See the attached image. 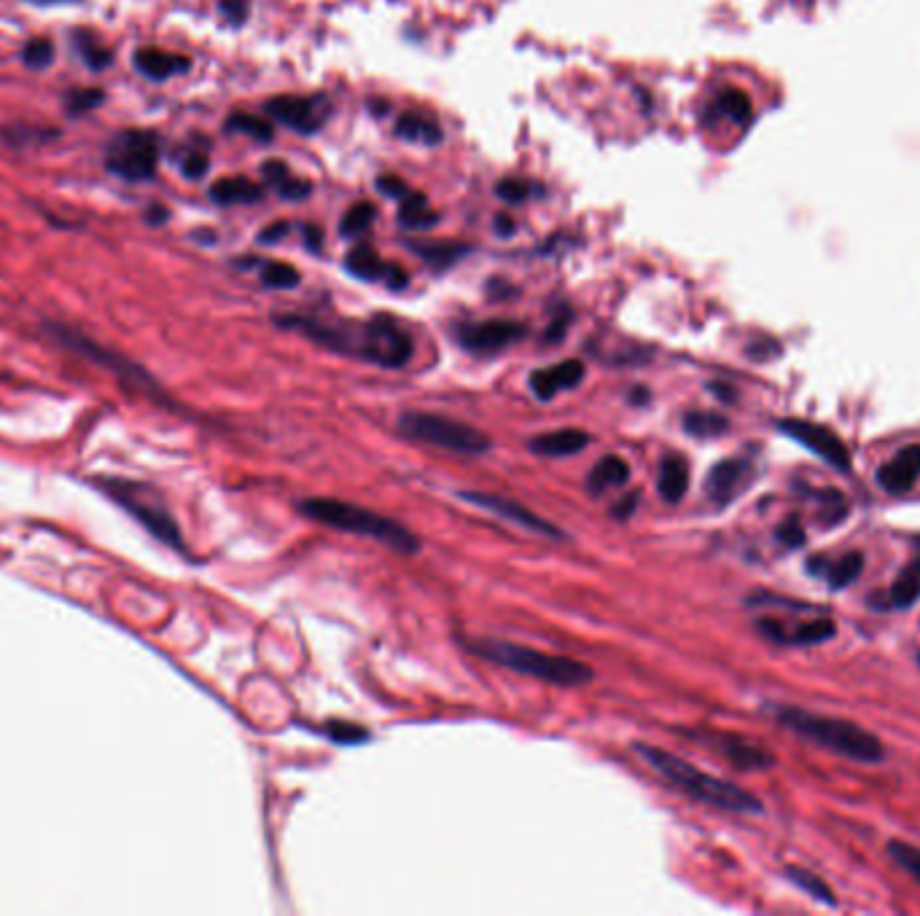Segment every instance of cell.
<instances>
[{
  "mask_svg": "<svg viewBox=\"0 0 920 916\" xmlns=\"http://www.w3.org/2000/svg\"><path fill=\"white\" fill-rule=\"evenodd\" d=\"M274 323L286 331L302 333L310 342L337 355L374 363L382 369H401L412 358V336L393 318L369 320H323L312 315H278Z\"/></svg>",
  "mask_w": 920,
  "mask_h": 916,
  "instance_id": "6da1fadb",
  "label": "cell"
},
{
  "mask_svg": "<svg viewBox=\"0 0 920 916\" xmlns=\"http://www.w3.org/2000/svg\"><path fill=\"white\" fill-rule=\"evenodd\" d=\"M638 755H641L660 777L668 779L673 787H679L681 793H687L689 798L700 801V804H708L721 812H732V815H762L764 806L753 793L727 783V779L713 777V774L700 772L698 766L679 758V755L668 753V749L638 745Z\"/></svg>",
  "mask_w": 920,
  "mask_h": 916,
  "instance_id": "7a4b0ae2",
  "label": "cell"
},
{
  "mask_svg": "<svg viewBox=\"0 0 920 916\" xmlns=\"http://www.w3.org/2000/svg\"><path fill=\"white\" fill-rule=\"evenodd\" d=\"M778 723L789 732H794L802 739L840 755V758L856 761V764H880L886 758L883 742L872 732L861 728L859 723L842 721V717H829L810 713L800 707H778Z\"/></svg>",
  "mask_w": 920,
  "mask_h": 916,
  "instance_id": "3957f363",
  "label": "cell"
},
{
  "mask_svg": "<svg viewBox=\"0 0 920 916\" xmlns=\"http://www.w3.org/2000/svg\"><path fill=\"white\" fill-rule=\"evenodd\" d=\"M299 514L312 519V522L334 527L340 533H353L361 537H372V541L382 543L399 554H418L420 537L412 535L401 522L391 516L374 514V511L363 509V505L344 503V500L334 497H304L297 503Z\"/></svg>",
  "mask_w": 920,
  "mask_h": 916,
  "instance_id": "277c9868",
  "label": "cell"
},
{
  "mask_svg": "<svg viewBox=\"0 0 920 916\" xmlns=\"http://www.w3.org/2000/svg\"><path fill=\"white\" fill-rule=\"evenodd\" d=\"M466 648L474 653V656L484 658V662L503 666V670L517 672V675L536 677V681H544L549 685L577 688V685H587L592 681L590 666L577 662V658L554 656V653L507 643V640L479 637L474 643H466Z\"/></svg>",
  "mask_w": 920,
  "mask_h": 916,
  "instance_id": "5b68a950",
  "label": "cell"
},
{
  "mask_svg": "<svg viewBox=\"0 0 920 916\" xmlns=\"http://www.w3.org/2000/svg\"><path fill=\"white\" fill-rule=\"evenodd\" d=\"M399 431L409 441H420V444L439 446L447 452L482 454L490 450V439L482 431L444 414L404 412L399 416Z\"/></svg>",
  "mask_w": 920,
  "mask_h": 916,
  "instance_id": "8992f818",
  "label": "cell"
},
{
  "mask_svg": "<svg viewBox=\"0 0 920 916\" xmlns=\"http://www.w3.org/2000/svg\"><path fill=\"white\" fill-rule=\"evenodd\" d=\"M106 164L124 181H146L159 164V138L149 130L119 132L108 145Z\"/></svg>",
  "mask_w": 920,
  "mask_h": 916,
  "instance_id": "52a82bcc",
  "label": "cell"
},
{
  "mask_svg": "<svg viewBox=\"0 0 920 916\" xmlns=\"http://www.w3.org/2000/svg\"><path fill=\"white\" fill-rule=\"evenodd\" d=\"M108 484H111L108 486V492H111L113 500L124 505V509L130 511L138 522H143L151 535H157L159 541L170 543L172 548H183L181 530H178V524L172 522V516L168 514V509H164V503L159 500L157 492L143 484H127V482H108Z\"/></svg>",
  "mask_w": 920,
  "mask_h": 916,
  "instance_id": "ba28073f",
  "label": "cell"
},
{
  "mask_svg": "<svg viewBox=\"0 0 920 916\" xmlns=\"http://www.w3.org/2000/svg\"><path fill=\"white\" fill-rule=\"evenodd\" d=\"M460 497L466 503L477 505V509L488 511L503 522L517 524V527L528 530V533H536L541 537H552V541H566V533H560V527H554L552 522H547L544 516H539L536 511H530L528 505L517 503V500L493 495V492H460Z\"/></svg>",
  "mask_w": 920,
  "mask_h": 916,
  "instance_id": "9c48e42d",
  "label": "cell"
},
{
  "mask_svg": "<svg viewBox=\"0 0 920 916\" xmlns=\"http://www.w3.org/2000/svg\"><path fill=\"white\" fill-rule=\"evenodd\" d=\"M778 431L789 435L797 444H802L808 452L818 454L823 463L837 467V471H851V452L842 444L840 435H834L829 427L816 425V422L808 420H781L778 422Z\"/></svg>",
  "mask_w": 920,
  "mask_h": 916,
  "instance_id": "30bf717a",
  "label": "cell"
},
{
  "mask_svg": "<svg viewBox=\"0 0 920 916\" xmlns=\"http://www.w3.org/2000/svg\"><path fill=\"white\" fill-rule=\"evenodd\" d=\"M526 336V325L517 320H482V323H466L456 331L458 344L474 355H496V352L511 348Z\"/></svg>",
  "mask_w": 920,
  "mask_h": 916,
  "instance_id": "8fae6325",
  "label": "cell"
},
{
  "mask_svg": "<svg viewBox=\"0 0 920 916\" xmlns=\"http://www.w3.org/2000/svg\"><path fill=\"white\" fill-rule=\"evenodd\" d=\"M267 117H272L280 124L291 127L299 134H312L323 127L326 117H329V108H326L323 100L318 98H297V94H280V98H272L264 105Z\"/></svg>",
  "mask_w": 920,
  "mask_h": 916,
  "instance_id": "7c38bea8",
  "label": "cell"
},
{
  "mask_svg": "<svg viewBox=\"0 0 920 916\" xmlns=\"http://www.w3.org/2000/svg\"><path fill=\"white\" fill-rule=\"evenodd\" d=\"M694 739H700L702 745L716 749L721 758L730 761L732 766L738 768H770L776 764V755L767 753L764 747L753 745V742L743 739L738 734H724V732H694Z\"/></svg>",
  "mask_w": 920,
  "mask_h": 916,
  "instance_id": "4fadbf2b",
  "label": "cell"
},
{
  "mask_svg": "<svg viewBox=\"0 0 920 916\" xmlns=\"http://www.w3.org/2000/svg\"><path fill=\"white\" fill-rule=\"evenodd\" d=\"M753 479V465L751 460L746 457H730L721 460L711 467L706 479V492L711 497L713 505H730L734 497H740L746 492V486L751 484Z\"/></svg>",
  "mask_w": 920,
  "mask_h": 916,
  "instance_id": "5bb4252c",
  "label": "cell"
},
{
  "mask_svg": "<svg viewBox=\"0 0 920 916\" xmlns=\"http://www.w3.org/2000/svg\"><path fill=\"white\" fill-rule=\"evenodd\" d=\"M344 266H348L350 274H356L358 280H367V283H374V280H386L388 288L393 291H401L407 285V272L401 266H391L374 253L372 248L361 245L353 248L348 255H344Z\"/></svg>",
  "mask_w": 920,
  "mask_h": 916,
  "instance_id": "9a60e30c",
  "label": "cell"
},
{
  "mask_svg": "<svg viewBox=\"0 0 920 916\" xmlns=\"http://www.w3.org/2000/svg\"><path fill=\"white\" fill-rule=\"evenodd\" d=\"M920 479V444L904 446L902 452L893 454L886 465H880L878 484L888 495H902L910 492Z\"/></svg>",
  "mask_w": 920,
  "mask_h": 916,
  "instance_id": "2e32d148",
  "label": "cell"
},
{
  "mask_svg": "<svg viewBox=\"0 0 920 916\" xmlns=\"http://www.w3.org/2000/svg\"><path fill=\"white\" fill-rule=\"evenodd\" d=\"M581 380H584V363L562 361L558 366L533 371V374H530V390L536 393V399L552 401L562 390L579 387Z\"/></svg>",
  "mask_w": 920,
  "mask_h": 916,
  "instance_id": "e0dca14e",
  "label": "cell"
},
{
  "mask_svg": "<svg viewBox=\"0 0 920 916\" xmlns=\"http://www.w3.org/2000/svg\"><path fill=\"white\" fill-rule=\"evenodd\" d=\"M132 62H136L138 73L146 76V79L151 81H168L172 76L178 73H187L191 68V62L187 57L181 54H172V51H162V49H138L136 57H132Z\"/></svg>",
  "mask_w": 920,
  "mask_h": 916,
  "instance_id": "ac0fdd59",
  "label": "cell"
},
{
  "mask_svg": "<svg viewBox=\"0 0 920 916\" xmlns=\"http://www.w3.org/2000/svg\"><path fill=\"white\" fill-rule=\"evenodd\" d=\"M590 444V435L579 427H562V431L541 433L530 439V452L544 454V457H568V454H579Z\"/></svg>",
  "mask_w": 920,
  "mask_h": 916,
  "instance_id": "d6986e66",
  "label": "cell"
},
{
  "mask_svg": "<svg viewBox=\"0 0 920 916\" xmlns=\"http://www.w3.org/2000/svg\"><path fill=\"white\" fill-rule=\"evenodd\" d=\"M657 490L664 503L676 505L681 503L689 490V463L681 454H668L660 465V476H657Z\"/></svg>",
  "mask_w": 920,
  "mask_h": 916,
  "instance_id": "ffe728a7",
  "label": "cell"
},
{
  "mask_svg": "<svg viewBox=\"0 0 920 916\" xmlns=\"http://www.w3.org/2000/svg\"><path fill=\"white\" fill-rule=\"evenodd\" d=\"M630 482V465L624 463L617 454H609V457H600L596 467L587 476V490L590 495H603V492L613 490V486H622Z\"/></svg>",
  "mask_w": 920,
  "mask_h": 916,
  "instance_id": "44dd1931",
  "label": "cell"
},
{
  "mask_svg": "<svg viewBox=\"0 0 920 916\" xmlns=\"http://www.w3.org/2000/svg\"><path fill=\"white\" fill-rule=\"evenodd\" d=\"M396 138L407 140V143L437 145V143H442V127H439L433 119L423 117V113L407 111V113H401L399 121H396Z\"/></svg>",
  "mask_w": 920,
  "mask_h": 916,
  "instance_id": "7402d4cb",
  "label": "cell"
},
{
  "mask_svg": "<svg viewBox=\"0 0 920 916\" xmlns=\"http://www.w3.org/2000/svg\"><path fill=\"white\" fill-rule=\"evenodd\" d=\"M208 194L216 204H253L264 197V189L248 178H221L210 185Z\"/></svg>",
  "mask_w": 920,
  "mask_h": 916,
  "instance_id": "603a6c76",
  "label": "cell"
},
{
  "mask_svg": "<svg viewBox=\"0 0 920 916\" xmlns=\"http://www.w3.org/2000/svg\"><path fill=\"white\" fill-rule=\"evenodd\" d=\"M399 221H401V227L418 229V232H423V229L437 227L439 215L433 213L431 208H428L426 194H420V191H409L404 200H401Z\"/></svg>",
  "mask_w": 920,
  "mask_h": 916,
  "instance_id": "cb8c5ba5",
  "label": "cell"
},
{
  "mask_svg": "<svg viewBox=\"0 0 920 916\" xmlns=\"http://www.w3.org/2000/svg\"><path fill=\"white\" fill-rule=\"evenodd\" d=\"M730 422L716 412H689L683 416V431L694 439H716V435H724Z\"/></svg>",
  "mask_w": 920,
  "mask_h": 916,
  "instance_id": "d4e9b609",
  "label": "cell"
},
{
  "mask_svg": "<svg viewBox=\"0 0 920 916\" xmlns=\"http://www.w3.org/2000/svg\"><path fill=\"white\" fill-rule=\"evenodd\" d=\"M412 250L420 255V259L426 261L428 266H437V269L452 266V264H456V261H460L466 253H469V248L458 245V242H433V245H412Z\"/></svg>",
  "mask_w": 920,
  "mask_h": 916,
  "instance_id": "484cf974",
  "label": "cell"
},
{
  "mask_svg": "<svg viewBox=\"0 0 920 916\" xmlns=\"http://www.w3.org/2000/svg\"><path fill=\"white\" fill-rule=\"evenodd\" d=\"M834 632H837L834 621L813 618V621H808V624H800L797 630H786V643H794V645L827 643V640L834 637Z\"/></svg>",
  "mask_w": 920,
  "mask_h": 916,
  "instance_id": "4316f807",
  "label": "cell"
},
{
  "mask_svg": "<svg viewBox=\"0 0 920 916\" xmlns=\"http://www.w3.org/2000/svg\"><path fill=\"white\" fill-rule=\"evenodd\" d=\"M861 570H864V554L861 551H848L840 560L829 567V588H846L859 578Z\"/></svg>",
  "mask_w": 920,
  "mask_h": 916,
  "instance_id": "83f0119b",
  "label": "cell"
},
{
  "mask_svg": "<svg viewBox=\"0 0 920 916\" xmlns=\"http://www.w3.org/2000/svg\"><path fill=\"white\" fill-rule=\"evenodd\" d=\"M716 111L721 117L738 121V124H746L751 119V100L749 94L740 92V89H724V92L716 98Z\"/></svg>",
  "mask_w": 920,
  "mask_h": 916,
  "instance_id": "f1b7e54d",
  "label": "cell"
},
{
  "mask_svg": "<svg viewBox=\"0 0 920 916\" xmlns=\"http://www.w3.org/2000/svg\"><path fill=\"white\" fill-rule=\"evenodd\" d=\"M227 132L248 134V138L261 140V143H270V140L274 138L270 121L253 117V113H232V117L227 119Z\"/></svg>",
  "mask_w": 920,
  "mask_h": 916,
  "instance_id": "f546056e",
  "label": "cell"
},
{
  "mask_svg": "<svg viewBox=\"0 0 920 916\" xmlns=\"http://www.w3.org/2000/svg\"><path fill=\"white\" fill-rule=\"evenodd\" d=\"M786 876H789V882H794L797 887L804 889V893H808L813 900L823 903V906H837L832 889H829L827 884L818 879L816 874H810V870H802V868L789 866V868H786Z\"/></svg>",
  "mask_w": 920,
  "mask_h": 916,
  "instance_id": "4dcf8cb0",
  "label": "cell"
},
{
  "mask_svg": "<svg viewBox=\"0 0 920 916\" xmlns=\"http://www.w3.org/2000/svg\"><path fill=\"white\" fill-rule=\"evenodd\" d=\"M888 597H891V605L893 607H910L916 605L918 597H920V575L916 573L912 567H907L902 575H899L897 581H893L891 592H888Z\"/></svg>",
  "mask_w": 920,
  "mask_h": 916,
  "instance_id": "1f68e13d",
  "label": "cell"
},
{
  "mask_svg": "<svg viewBox=\"0 0 920 916\" xmlns=\"http://www.w3.org/2000/svg\"><path fill=\"white\" fill-rule=\"evenodd\" d=\"M374 218H377V208H374L372 202H358V204H353V208L348 210V213H344L340 232L344 236L363 234L369 227H372Z\"/></svg>",
  "mask_w": 920,
  "mask_h": 916,
  "instance_id": "d6a6232c",
  "label": "cell"
},
{
  "mask_svg": "<svg viewBox=\"0 0 920 916\" xmlns=\"http://www.w3.org/2000/svg\"><path fill=\"white\" fill-rule=\"evenodd\" d=\"M261 283L267 288H278V291H286V288L299 285V272L291 264H280V261H264L261 264Z\"/></svg>",
  "mask_w": 920,
  "mask_h": 916,
  "instance_id": "836d02e7",
  "label": "cell"
},
{
  "mask_svg": "<svg viewBox=\"0 0 920 916\" xmlns=\"http://www.w3.org/2000/svg\"><path fill=\"white\" fill-rule=\"evenodd\" d=\"M888 855H891V860L897 863V866H902L907 874L920 884V849L918 847L893 838V842H888Z\"/></svg>",
  "mask_w": 920,
  "mask_h": 916,
  "instance_id": "e575fe53",
  "label": "cell"
},
{
  "mask_svg": "<svg viewBox=\"0 0 920 916\" xmlns=\"http://www.w3.org/2000/svg\"><path fill=\"white\" fill-rule=\"evenodd\" d=\"M51 60H54V47H51V41H47V38H33V41L22 49V62L33 70L49 68Z\"/></svg>",
  "mask_w": 920,
  "mask_h": 916,
  "instance_id": "d590c367",
  "label": "cell"
},
{
  "mask_svg": "<svg viewBox=\"0 0 920 916\" xmlns=\"http://www.w3.org/2000/svg\"><path fill=\"white\" fill-rule=\"evenodd\" d=\"M76 41H79L81 57H84V62L92 70H102V68H108L113 62L111 51L102 47V43L94 41L92 36H79V38H76Z\"/></svg>",
  "mask_w": 920,
  "mask_h": 916,
  "instance_id": "8d00e7d4",
  "label": "cell"
},
{
  "mask_svg": "<svg viewBox=\"0 0 920 916\" xmlns=\"http://www.w3.org/2000/svg\"><path fill=\"white\" fill-rule=\"evenodd\" d=\"M326 734H329L337 745H361V742L369 739L367 728L356 726V723H342V721L329 723V726H326Z\"/></svg>",
  "mask_w": 920,
  "mask_h": 916,
  "instance_id": "74e56055",
  "label": "cell"
},
{
  "mask_svg": "<svg viewBox=\"0 0 920 916\" xmlns=\"http://www.w3.org/2000/svg\"><path fill=\"white\" fill-rule=\"evenodd\" d=\"M102 98H106V94H102L100 89H73L66 100L68 113L70 117H79V113L92 111V108L100 105Z\"/></svg>",
  "mask_w": 920,
  "mask_h": 916,
  "instance_id": "f35d334b",
  "label": "cell"
},
{
  "mask_svg": "<svg viewBox=\"0 0 920 916\" xmlns=\"http://www.w3.org/2000/svg\"><path fill=\"white\" fill-rule=\"evenodd\" d=\"M530 183L526 181H517V178H507V181H501L496 185V197L503 202H511V204H520L530 200Z\"/></svg>",
  "mask_w": 920,
  "mask_h": 916,
  "instance_id": "ab89813d",
  "label": "cell"
},
{
  "mask_svg": "<svg viewBox=\"0 0 920 916\" xmlns=\"http://www.w3.org/2000/svg\"><path fill=\"white\" fill-rule=\"evenodd\" d=\"M278 194L283 197V200H291V202H302L307 197L312 194V183L307 181H299V178L289 175L283 183L278 185Z\"/></svg>",
  "mask_w": 920,
  "mask_h": 916,
  "instance_id": "60d3db41",
  "label": "cell"
},
{
  "mask_svg": "<svg viewBox=\"0 0 920 916\" xmlns=\"http://www.w3.org/2000/svg\"><path fill=\"white\" fill-rule=\"evenodd\" d=\"M778 541L786 543V546L797 548L804 543V530H802V522L797 516L786 519V522L778 527Z\"/></svg>",
  "mask_w": 920,
  "mask_h": 916,
  "instance_id": "b9f144b4",
  "label": "cell"
},
{
  "mask_svg": "<svg viewBox=\"0 0 920 916\" xmlns=\"http://www.w3.org/2000/svg\"><path fill=\"white\" fill-rule=\"evenodd\" d=\"M208 167H210V159H208V153H202V151L187 153V157H183V162H181L183 175L191 178V181L202 178L204 172H208Z\"/></svg>",
  "mask_w": 920,
  "mask_h": 916,
  "instance_id": "7bdbcfd3",
  "label": "cell"
},
{
  "mask_svg": "<svg viewBox=\"0 0 920 916\" xmlns=\"http://www.w3.org/2000/svg\"><path fill=\"white\" fill-rule=\"evenodd\" d=\"M221 14L229 19L232 24H242L251 14V6H248V0H221L219 3Z\"/></svg>",
  "mask_w": 920,
  "mask_h": 916,
  "instance_id": "ee69618b",
  "label": "cell"
},
{
  "mask_svg": "<svg viewBox=\"0 0 920 916\" xmlns=\"http://www.w3.org/2000/svg\"><path fill=\"white\" fill-rule=\"evenodd\" d=\"M377 189L382 191V194L386 197H391V200H404V197L409 194V185H407V181H401L399 175H382L380 181H377Z\"/></svg>",
  "mask_w": 920,
  "mask_h": 916,
  "instance_id": "f6af8a7d",
  "label": "cell"
},
{
  "mask_svg": "<svg viewBox=\"0 0 920 916\" xmlns=\"http://www.w3.org/2000/svg\"><path fill=\"white\" fill-rule=\"evenodd\" d=\"M261 175H264V181L270 183V185H274V189H278L280 183L286 181V178L291 175L289 172V167H286L283 162H278V159H272V162H264L261 164Z\"/></svg>",
  "mask_w": 920,
  "mask_h": 916,
  "instance_id": "bcb514c9",
  "label": "cell"
},
{
  "mask_svg": "<svg viewBox=\"0 0 920 916\" xmlns=\"http://www.w3.org/2000/svg\"><path fill=\"white\" fill-rule=\"evenodd\" d=\"M568 323H571V312L568 310H562L560 315H554V320H552V325H549L547 329V333H544V339L549 344H558L562 336H566V331H568Z\"/></svg>",
  "mask_w": 920,
  "mask_h": 916,
  "instance_id": "7dc6e473",
  "label": "cell"
},
{
  "mask_svg": "<svg viewBox=\"0 0 920 916\" xmlns=\"http://www.w3.org/2000/svg\"><path fill=\"white\" fill-rule=\"evenodd\" d=\"M289 229H291V227H289V223H286V221L272 223V227H267L264 232L259 234V242H261V245H274V242H280V240H283L286 234H289Z\"/></svg>",
  "mask_w": 920,
  "mask_h": 916,
  "instance_id": "c3c4849f",
  "label": "cell"
},
{
  "mask_svg": "<svg viewBox=\"0 0 920 916\" xmlns=\"http://www.w3.org/2000/svg\"><path fill=\"white\" fill-rule=\"evenodd\" d=\"M636 505H638V492H636V495H632V492H630L628 497L619 500L617 509H613V516H617V519H628L632 514V511H636Z\"/></svg>",
  "mask_w": 920,
  "mask_h": 916,
  "instance_id": "681fc988",
  "label": "cell"
},
{
  "mask_svg": "<svg viewBox=\"0 0 920 916\" xmlns=\"http://www.w3.org/2000/svg\"><path fill=\"white\" fill-rule=\"evenodd\" d=\"M517 232V227H514V221H511L509 215H496V234H501V236H511Z\"/></svg>",
  "mask_w": 920,
  "mask_h": 916,
  "instance_id": "f907efd6",
  "label": "cell"
},
{
  "mask_svg": "<svg viewBox=\"0 0 920 916\" xmlns=\"http://www.w3.org/2000/svg\"><path fill=\"white\" fill-rule=\"evenodd\" d=\"M304 236H307V248H312V250L321 248V229L318 227L304 229Z\"/></svg>",
  "mask_w": 920,
  "mask_h": 916,
  "instance_id": "816d5d0a",
  "label": "cell"
},
{
  "mask_svg": "<svg viewBox=\"0 0 920 916\" xmlns=\"http://www.w3.org/2000/svg\"><path fill=\"white\" fill-rule=\"evenodd\" d=\"M146 215H149V221H151V223H164V221H168V218H170V213H168V210H164V208H151L149 213H146Z\"/></svg>",
  "mask_w": 920,
  "mask_h": 916,
  "instance_id": "f5cc1de1",
  "label": "cell"
},
{
  "mask_svg": "<svg viewBox=\"0 0 920 916\" xmlns=\"http://www.w3.org/2000/svg\"><path fill=\"white\" fill-rule=\"evenodd\" d=\"M28 3H36V6H49V3H57V0H28Z\"/></svg>",
  "mask_w": 920,
  "mask_h": 916,
  "instance_id": "db71d44e",
  "label": "cell"
},
{
  "mask_svg": "<svg viewBox=\"0 0 920 916\" xmlns=\"http://www.w3.org/2000/svg\"><path fill=\"white\" fill-rule=\"evenodd\" d=\"M910 567H912V570H916V573L920 575V556H918V560H916V562H912V565H910Z\"/></svg>",
  "mask_w": 920,
  "mask_h": 916,
  "instance_id": "11a10c76",
  "label": "cell"
},
{
  "mask_svg": "<svg viewBox=\"0 0 920 916\" xmlns=\"http://www.w3.org/2000/svg\"><path fill=\"white\" fill-rule=\"evenodd\" d=\"M918 664H920V653H918Z\"/></svg>",
  "mask_w": 920,
  "mask_h": 916,
  "instance_id": "9f6ffc18",
  "label": "cell"
}]
</instances>
